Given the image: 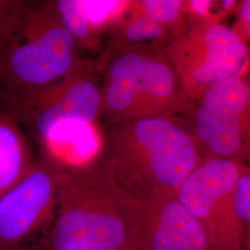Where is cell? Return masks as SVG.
<instances>
[{
  "mask_svg": "<svg viewBox=\"0 0 250 250\" xmlns=\"http://www.w3.org/2000/svg\"><path fill=\"white\" fill-rule=\"evenodd\" d=\"M103 126L101 164L117 188L133 198L175 196L201 162L193 138L173 117Z\"/></svg>",
  "mask_w": 250,
  "mask_h": 250,
  "instance_id": "1",
  "label": "cell"
},
{
  "mask_svg": "<svg viewBox=\"0 0 250 250\" xmlns=\"http://www.w3.org/2000/svg\"><path fill=\"white\" fill-rule=\"evenodd\" d=\"M47 1L9 0L0 18V108L9 110L86 58Z\"/></svg>",
  "mask_w": 250,
  "mask_h": 250,
  "instance_id": "2",
  "label": "cell"
},
{
  "mask_svg": "<svg viewBox=\"0 0 250 250\" xmlns=\"http://www.w3.org/2000/svg\"><path fill=\"white\" fill-rule=\"evenodd\" d=\"M41 250H130L123 192L101 162L85 170L61 172L58 201Z\"/></svg>",
  "mask_w": 250,
  "mask_h": 250,
  "instance_id": "3",
  "label": "cell"
},
{
  "mask_svg": "<svg viewBox=\"0 0 250 250\" xmlns=\"http://www.w3.org/2000/svg\"><path fill=\"white\" fill-rule=\"evenodd\" d=\"M96 60L102 79L103 125L173 117L184 109L185 92L165 52L146 46H108Z\"/></svg>",
  "mask_w": 250,
  "mask_h": 250,
  "instance_id": "4",
  "label": "cell"
},
{
  "mask_svg": "<svg viewBox=\"0 0 250 250\" xmlns=\"http://www.w3.org/2000/svg\"><path fill=\"white\" fill-rule=\"evenodd\" d=\"M243 169L239 162L226 159L201 161L176 192L179 202L203 228L212 250H247L233 206Z\"/></svg>",
  "mask_w": 250,
  "mask_h": 250,
  "instance_id": "5",
  "label": "cell"
},
{
  "mask_svg": "<svg viewBox=\"0 0 250 250\" xmlns=\"http://www.w3.org/2000/svg\"><path fill=\"white\" fill-rule=\"evenodd\" d=\"M164 52L182 89L189 95L241 77L249 62V51L241 37L221 23L176 34Z\"/></svg>",
  "mask_w": 250,
  "mask_h": 250,
  "instance_id": "6",
  "label": "cell"
},
{
  "mask_svg": "<svg viewBox=\"0 0 250 250\" xmlns=\"http://www.w3.org/2000/svg\"><path fill=\"white\" fill-rule=\"evenodd\" d=\"M102 79L96 59L86 58L62 78L6 110L37 144L56 123L70 118L100 121Z\"/></svg>",
  "mask_w": 250,
  "mask_h": 250,
  "instance_id": "7",
  "label": "cell"
},
{
  "mask_svg": "<svg viewBox=\"0 0 250 250\" xmlns=\"http://www.w3.org/2000/svg\"><path fill=\"white\" fill-rule=\"evenodd\" d=\"M196 132L214 157H250V87L241 77L208 87L196 113Z\"/></svg>",
  "mask_w": 250,
  "mask_h": 250,
  "instance_id": "8",
  "label": "cell"
},
{
  "mask_svg": "<svg viewBox=\"0 0 250 250\" xmlns=\"http://www.w3.org/2000/svg\"><path fill=\"white\" fill-rule=\"evenodd\" d=\"M60 171L39 158L18 184L0 197V250H19L53 220Z\"/></svg>",
  "mask_w": 250,
  "mask_h": 250,
  "instance_id": "9",
  "label": "cell"
},
{
  "mask_svg": "<svg viewBox=\"0 0 250 250\" xmlns=\"http://www.w3.org/2000/svg\"><path fill=\"white\" fill-rule=\"evenodd\" d=\"M123 194L130 250H212L201 225L175 196L143 200Z\"/></svg>",
  "mask_w": 250,
  "mask_h": 250,
  "instance_id": "10",
  "label": "cell"
},
{
  "mask_svg": "<svg viewBox=\"0 0 250 250\" xmlns=\"http://www.w3.org/2000/svg\"><path fill=\"white\" fill-rule=\"evenodd\" d=\"M104 144L100 121L70 118L52 125L37 146L41 159L61 172H70L99 164Z\"/></svg>",
  "mask_w": 250,
  "mask_h": 250,
  "instance_id": "11",
  "label": "cell"
},
{
  "mask_svg": "<svg viewBox=\"0 0 250 250\" xmlns=\"http://www.w3.org/2000/svg\"><path fill=\"white\" fill-rule=\"evenodd\" d=\"M36 161L24 129L0 108V197L18 184Z\"/></svg>",
  "mask_w": 250,
  "mask_h": 250,
  "instance_id": "12",
  "label": "cell"
},
{
  "mask_svg": "<svg viewBox=\"0 0 250 250\" xmlns=\"http://www.w3.org/2000/svg\"><path fill=\"white\" fill-rule=\"evenodd\" d=\"M169 30L132 7L122 21L105 37L104 46H146L163 42Z\"/></svg>",
  "mask_w": 250,
  "mask_h": 250,
  "instance_id": "13",
  "label": "cell"
},
{
  "mask_svg": "<svg viewBox=\"0 0 250 250\" xmlns=\"http://www.w3.org/2000/svg\"><path fill=\"white\" fill-rule=\"evenodd\" d=\"M132 3L129 0H75L82 18L102 51L107 33L127 16Z\"/></svg>",
  "mask_w": 250,
  "mask_h": 250,
  "instance_id": "14",
  "label": "cell"
},
{
  "mask_svg": "<svg viewBox=\"0 0 250 250\" xmlns=\"http://www.w3.org/2000/svg\"><path fill=\"white\" fill-rule=\"evenodd\" d=\"M184 3L179 0H142L134 1V7L169 30L178 21L184 10Z\"/></svg>",
  "mask_w": 250,
  "mask_h": 250,
  "instance_id": "15",
  "label": "cell"
},
{
  "mask_svg": "<svg viewBox=\"0 0 250 250\" xmlns=\"http://www.w3.org/2000/svg\"><path fill=\"white\" fill-rule=\"evenodd\" d=\"M233 206L236 216L241 224L247 250H250V170L244 168L237 180Z\"/></svg>",
  "mask_w": 250,
  "mask_h": 250,
  "instance_id": "16",
  "label": "cell"
},
{
  "mask_svg": "<svg viewBox=\"0 0 250 250\" xmlns=\"http://www.w3.org/2000/svg\"><path fill=\"white\" fill-rule=\"evenodd\" d=\"M211 6V1H205V0H193L190 1L188 7L193 13L198 15L199 17H207L209 13V9Z\"/></svg>",
  "mask_w": 250,
  "mask_h": 250,
  "instance_id": "17",
  "label": "cell"
},
{
  "mask_svg": "<svg viewBox=\"0 0 250 250\" xmlns=\"http://www.w3.org/2000/svg\"><path fill=\"white\" fill-rule=\"evenodd\" d=\"M240 19L247 36L250 38V0H246L242 2Z\"/></svg>",
  "mask_w": 250,
  "mask_h": 250,
  "instance_id": "18",
  "label": "cell"
},
{
  "mask_svg": "<svg viewBox=\"0 0 250 250\" xmlns=\"http://www.w3.org/2000/svg\"><path fill=\"white\" fill-rule=\"evenodd\" d=\"M9 0H0V18L9 5Z\"/></svg>",
  "mask_w": 250,
  "mask_h": 250,
  "instance_id": "19",
  "label": "cell"
},
{
  "mask_svg": "<svg viewBox=\"0 0 250 250\" xmlns=\"http://www.w3.org/2000/svg\"><path fill=\"white\" fill-rule=\"evenodd\" d=\"M222 4H223L224 9H228L233 4V1H223Z\"/></svg>",
  "mask_w": 250,
  "mask_h": 250,
  "instance_id": "20",
  "label": "cell"
}]
</instances>
